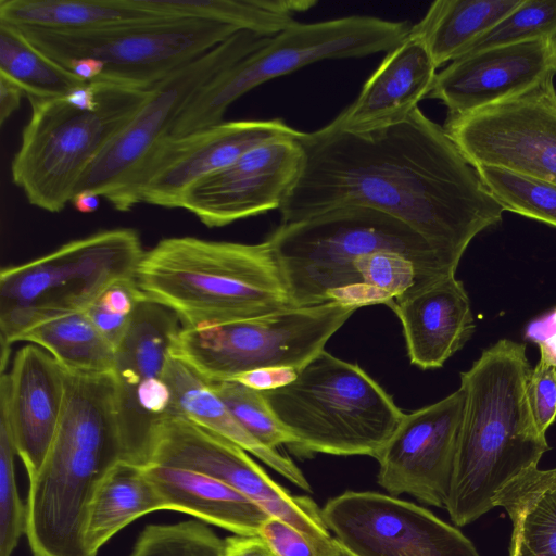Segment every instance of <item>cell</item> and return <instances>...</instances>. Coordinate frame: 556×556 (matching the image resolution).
I'll return each instance as SVG.
<instances>
[{
    "label": "cell",
    "mask_w": 556,
    "mask_h": 556,
    "mask_svg": "<svg viewBox=\"0 0 556 556\" xmlns=\"http://www.w3.org/2000/svg\"><path fill=\"white\" fill-rule=\"evenodd\" d=\"M159 17L167 16L139 0H0V23L18 28L75 31Z\"/></svg>",
    "instance_id": "cell-29"
},
{
    "label": "cell",
    "mask_w": 556,
    "mask_h": 556,
    "mask_svg": "<svg viewBox=\"0 0 556 556\" xmlns=\"http://www.w3.org/2000/svg\"><path fill=\"white\" fill-rule=\"evenodd\" d=\"M245 452L186 418L169 416L155 429L146 464L184 468L217 479L245 495L270 517L289 523L315 547L325 545L330 532L321 509L308 496L291 495Z\"/></svg>",
    "instance_id": "cell-14"
},
{
    "label": "cell",
    "mask_w": 556,
    "mask_h": 556,
    "mask_svg": "<svg viewBox=\"0 0 556 556\" xmlns=\"http://www.w3.org/2000/svg\"><path fill=\"white\" fill-rule=\"evenodd\" d=\"M144 252L136 230L114 228L2 268L1 371L8 365L10 346L23 332L63 315L86 312L113 283L136 279Z\"/></svg>",
    "instance_id": "cell-7"
},
{
    "label": "cell",
    "mask_w": 556,
    "mask_h": 556,
    "mask_svg": "<svg viewBox=\"0 0 556 556\" xmlns=\"http://www.w3.org/2000/svg\"><path fill=\"white\" fill-rule=\"evenodd\" d=\"M299 130L281 118L230 121L168 137L154 156L139 191L140 203L180 208L187 192L249 150Z\"/></svg>",
    "instance_id": "cell-19"
},
{
    "label": "cell",
    "mask_w": 556,
    "mask_h": 556,
    "mask_svg": "<svg viewBox=\"0 0 556 556\" xmlns=\"http://www.w3.org/2000/svg\"><path fill=\"white\" fill-rule=\"evenodd\" d=\"M99 104L81 110L64 97L28 99L31 114L11 163L27 201L56 213L72 202L89 166L131 121L151 88L96 80Z\"/></svg>",
    "instance_id": "cell-8"
},
{
    "label": "cell",
    "mask_w": 556,
    "mask_h": 556,
    "mask_svg": "<svg viewBox=\"0 0 556 556\" xmlns=\"http://www.w3.org/2000/svg\"><path fill=\"white\" fill-rule=\"evenodd\" d=\"M341 556H351V555H350V554H348L346 552H344V551L342 549V554H341Z\"/></svg>",
    "instance_id": "cell-45"
},
{
    "label": "cell",
    "mask_w": 556,
    "mask_h": 556,
    "mask_svg": "<svg viewBox=\"0 0 556 556\" xmlns=\"http://www.w3.org/2000/svg\"><path fill=\"white\" fill-rule=\"evenodd\" d=\"M357 308L330 302L202 327H181L170 356L205 382L255 371L296 375Z\"/></svg>",
    "instance_id": "cell-10"
},
{
    "label": "cell",
    "mask_w": 556,
    "mask_h": 556,
    "mask_svg": "<svg viewBox=\"0 0 556 556\" xmlns=\"http://www.w3.org/2000/svg\"><path fill=\"white\" fill-rule=\"evenodd\" d=\"M527 396L538 428L546 434L556 419V363L544 352L531 370Z\"/></svg>",
    "instance_id": "cell-37"
},
{
    "label": "cell",
    "mask_w": 556,
    "mask_h": 556,
    "mask_svg": "<svg viewBox=\"0 0 556 556\" xmlns=\"http://www.w3.org/2000/svg\"><path fill=\"white\" fill-rule=\"evenodd\" d=\"M64 68L73 73L84 83L96 81L103 73L102 63L91 58L73 60L67 63Z\"/></svg>",
    "instance_id": "cell-43"
},
{
    "label": "cell",
    "mask_w": 556,
    "mask_h": 556,
    "mask_svg": "<svg viewBox=\"0 0 556 556\" xmlns=\"http://www.w3.org/2000/svg\"><path fill=\"white\" fill-rule=\"evenodd\" d=\"M123 459L113 372L65 371L60 424L29 480L26 535L34 556H91L84 538L87 510L101 480Z\"/></svg>",
    "instance_id": "cell-4"
},
{
    "label": "cell",
    "mask_w": 556,
    "mask_h": 556,
    "mask_svg": "<svg viewBox=\"0 0 556 556\" xmlns=\"http://www.w3.org/2000/svg\"><path fill=\"white\" fill-rule=\"evenodd\" d=\"M321 517L351 556H481L456 527L390 494L346 491Z\"/></svg>",
    "instance_id": "cell-15"
},
{
    "label": "cell",
    "mask_w": 556,
    "mask_h": 556,
    "mask_svg": "<svg viewBox=\"0 0 556 556\" xmlns=\"http://www.w3.org/2000/svg\"><path fill=\"white\" fill-rule=\"evenodd\" d=\"M443 128L475 167H496L556 184L554 80L479 110L447 115Z\"/></svg>",
    "instance_id": "cell-13"
},
{
    "label": "cell",
    "mask_w": 556,
    "mask_h": 556,
    "mask_svg": "<svg viewBox=\"0 0 556 556\" xmlns=\"http://www.w3.org/2000/svg\"><path fill=\"white\" fill-rule=\"evenodd\" d=\"M0 75L17 85L27 99L62 98L84 84L4 23H0Z\"/></svg>",
    "instance_id": "cell-32"
},
{
    "label": "cell",
    "mask_w": 556,
    "mask_h": 556,
    "mask_svg": "<svg viewBox=\"0 0 556 556\" xmlns=\"http://www.w3.org/2000/svg\"><path fill=\"white\" fill-rule=\"evenodd\" d=\"M304 160L281 204V223L343 206H365L410 226L458 266L469 243L498 225L505 210L443 126L416 109L367 132L330 124L300 131Z\"/></svg>",
    "instance_id": "cell-1"
},
{
    "label": "cell",
    "mask_w": 556,
    "mask_h": 556,
    "mask_svg": "<svg viewBox=\"0 0 556 556\" xmlns=\"http://www.w3.org/2000/svg\"><path fill=\"white\" fill-rule=\"evenodd\" d=\"M165 505L143 466L118 462L99 483L87 510L85 544L91 556L119 530Z\"/></svg>",
    "instance_id": "cell-26"
},
{
    "label": "cell",
    "mask_w": 556,
    "mask_h": 556,
    "mask_svg": "<svg viewBox=\"0 0 556 556\" xmlns=\"http://www.w3.org/2000/svg\"><path fill=\"white\" fill-rule=\"evenodd\" d=\"M137 283L182 327L229 324L294 307L269 243L170 237L146 251Z\"/></svg>",
    "instance_id": "cell-5"
},
{
    "label": "cell",
    "mask_w": 556,
    "mask_h": 556,
    "mask_svg": "<svg viewBox=\"0 0 556 556\" xmlns=\"http://www.w3.org/2000/svg\"><path fill=\"white\" fill-rule=\"evenodd\" d=\"M513 525L509 556H556V468H535L493 501Z\"/></svg>",
    "instance_id": "cell-28"
},
{
    "label": "cell",
    "mask_w": 556,
    "mask_h": 556,
    "mask_svg": "<svg viewBox=\"0 0 556 556\" xmlns=\"http://www.w3.org/2000/svg\"><path fill=\"white\" fill-rule=\"evenodd\" d=\"M99 195L91 192H79L72 199L74 207L80 213L96 212L100 205Z\"/></svg>",
    "instance_id": "cell-44"
},
{
    "label": "cell",
    "mask_w": 556,
    "mask_h": 556,
    "mask_svg": "<svg viewBox=\"0 0 556 556\" xmlns=\"http://www.w3.org/2000/svg\"><path fill=\"white\" fill-rule=\"evenodd\" d=\"M388 306L401 321L410 363L421 369L442 367L475 331L469 298L455 275L395 299Z\"/></svg>",
    "instance_id": "cell-23"
},
{
    "label": "cell",
    "mask_w": 556,
    "mask_h": 556,
    "mask_svg": "<svg viewBox=\"0 0 556 556\" xmlns=\"http://www.w3.org/2000/svg\"><path fill=\"white\" fill-rule=\"evenodd\" d=\"M437 70L425 45L409 33L388 52L354 102L329 124L348 132H367L406 119L427 98Z\"/></svg>",
    "instance_id": "cell-22"
},
{
    "label": "cell",
    "mask_w": 556,
    "mask_h": 556,
    "mask_svg": "<svg viewBox=\"0 0 556 556\" xmlns=\"http://www.w3.org/2000/svg\"><path fill=\"white\" fill-rule=\"evenodd\" d=\"M142 466L167 510L248 536L257 535L270 518L245 495L210 476L156 463Z\"/></svg>",
    "instance_id": "cell-24"
},
{
    "label": "cell",
    "mask_w": 556,
    "mask_h": 556,
    "mask_svg": "<svg viewBox=\"0 0 556 556\" xmlns=\"http://www.w3.org/2000/svg\"><path fill=\"white\" fill-rule=\"evenodd\" d=\"M275 556H317L312 543L289 523L268 518L257 534Z\"/></svg>",
    "instance_id": "cell-38"
},
{
    "label": "cell",
    "mask_w": 556,
    "mask_h": 556,
    "mask_svg": "<svg viewBox=\"0 0 556 556\" xmlns=\"http://www.w3.org/2000/svg\"><path fill=\"white\" fill-rule=\"evenodd\" d=\"M65 400V371L40 346L28 343L0 379V410L11 428L29 480L39 471L54 440Z\"/></svg>",
    "instance_id": "cell-21"
},
{
    "label": "cell",
    "mask_w": 556,
    "mask_h": 556,
    "mask_svg": "<svg viewBox=\"0 0 556 556\" xmlns=\"http://www.w3.org/2000/svg\"><path fill=\"white\" fill-rule=\"evenodd\" d=\"M522 0H437L412 26L410 35L427 48L437 68L463 56L467 49Z\"/></svg>",
    "instance_id": "cell-27"
},
{
    "label": "cell",
    "mask_w": 556,
    "mask_h": 556,
    "mask_svg": "<svg viewBox=\"0 0 556 556\" xmlns=\"http://www.w3.org/2000/svg\"><path fill=\"white\" fill-rule=\"evenodd\" d=\"M147 299L136 279L121 280L110 286L97 300L108 311L132 316L138 304Z\"/></svg>",
    "instance_id": "cell-39"
},
{
    "label": "cell",
    "mask_w": 556,
    "mask_h": 556,
    "mask_svg": "<svg viewBox=\"0 0 556 556\" xmlns=\"http://www.w3.org/2000/svg\"><path fill=\"white\" fill-rule=\"evenodd\" d=\"M237 421L262 445L270 450L294 443L271 412L262 390L236 380L208 383Z\"/></svg>",
    "instance_id": "cell-34"
},
{
    "label": "cell",
    "mask_w": 556,
    "mask_h": 556,
    "mask_svg": "<svg viewBox=\"0 0 556 556\" xmlns=\"http://www.w3.org/2000/svg\"><path fill=\"white\" fill-rule=\"evenodd\" d=\"M299 132L264 142L205 177L187 192L180 208L211 228L279 210L302 169Z\"/></svg>",
    "instance_id": "cell-18"
},
{
    "label": "cell",
    "mask_w": 556,
    "mask_h": 556,
    "mask_svg": "<svg viewBox=\"0 0 556 556\" xmlns=\"http://www.w3.org/2000/svg\"><path fill=\"white\" fill-rule=\"evenodd\" d=\"M86 314L101 334L116 349L127 333L132 319V316L118 315L108 311L97 301L86 311Z\"/></svg>",
    "instance_id": "cell-40"
},
{
    "label": "cell",
    "mask_w": 556,
    "mask_h": 556,
    "mask_svg": "<svg viewBox=\"0 0 556 556\" xmlns=\"http://www.w3.org/2000/svg\"><path fill=\"white\" fill-rule=\"evenodd\" d=\"M268 39L238 31L155 84L131 121L89 166L75 194L94 193L122 212L139 204L147 172L187 104L216 75L263 47Z\"/></svg>",
    "instance_id": "cell-11"
},
{
    "label": "cell",
    "mask_w": 556,
    "mask_h": 556,
    "mask_svg": "<svg viewBox=\"0 0 556 556\" xmlns=\"http://www.w3.org/2000/svg\"><path fill=\"white\" fill-rule=\"evenodd\" d=\"M412 26L407 21L367 15L295 22L208 81L184 109L172 136L222 123L227 109L247 92L312 63L389 52L409 35Z\"/></svg>",
    "instance_id": "cell-9"
},
{
    "label": "cell",
    "mask_w": 556,
    "mask_h": 556,
    "mask_svg": "<svg viewBox=\"0 0 556 556\" xmlns=\"http://www.w3.org/2000/svg\"><path fill=\"white\" fill-rule=\"evenodd\" d=\"M556 76V38L465 54L437 73L427 98L459 115L523 93Z\"/></svg>",
    "instance_id": "cell-20"
},
{
    "label": "cell",
    "mask_w": 556,
    "mask_h": 556,
    "mask_svg": "<svg viewBox=\"0 0 556 556\" xmlns=\"http://www.w3.org/2000/svg\"><path fill=\"white\" fill-rule=\"evenodd\" d=\"M223 556H275L258 535H238L224 540Z\"/></svg>",
    "instance_id": "cell-41"
},
{
    "label": "cell",
    "mask_w": 556,
    "mask_h": 556,
    "mask_svg": "<svg viewBox=\"0 0 556 556\" xmlns=\"http://www.w3.org/2000/svg\"><path fill=\"white\" fill-rule=\"evenodd\" d=\"M541 38H556V0H522L465 54Z\"/></svg>",
    "instance_id": "cell-35"
},
{
    "label": "cell",
    "mask_w": 556,
    "mask_h": 556,
    "mask_svg": "<svg viewBox=\"0 0 556 556\" xmlns=\"http://www.w3.org/2000/svg\"><path fill=\"white\" fill-rule=\"evenodd\" d=\"M298 454L376 458L404 413L357 364L323 351L291 380L262 390Z\"/></svg>",
    "instance_id": "cell-6"
},
{
    "label": "cell",
    "mask_w": 556,
    "mask_h": 556,
    "mask_svg": "<svg viewBox=\"0 0 556 556\" xmlns=\"http://www.w3.org/2000/svg\"><path fill=\"white\" fill-rule=\"evenodd\" d=\"M164 378L169 387L170 416L186 418L242 447L304 491L311 485L300 468L276 450L255 440L232 416L210 384L184 363L168 358Z\"/></svg>",
    "instance_id": "cell-25"
},
{
    "label": "cell",
    "mask_w": 556,
    "mask_h": 556,
    "mask_svg": "<svg viewBox=\"0 0 556 556\" xmlns=\"http://www.w3.org/2000/svg\"><path fill=\"white\" fill-rule=\"evenodd\" d=\"M465 409L462 387L404 417L376 459L378 482L393 496L409 494L445 508Z\"/></svg>",
    "instance_id": "cell-17"
},
{
    "label": "cell",
    "mask_w": 556,
    "mask_h": 556,
    "mask_svg": "<svg viewBox=\"0 0 556 556\" xmlns=\"http://www.w3.org/2000/svg\"><path fill=\"white\" fill-rule=\"evenodd\" d=\"M154 13L206 20L273 37L295 23L294 16L316 5L314 0H140Z\"/></svg>",
    "instance_id": "cell-30"
},
{
    "label": "cell",
    "mask_w": 556,
    "mask_h": 556,
    "mask_svg": "<svg viewBox=\"0 0 556 556\" xmlns=\"http://www.w3.org/2000/svg\"><path fill=\"white\" fill-rule=\"evenodd\" d=\"M476 169L505 211L556 227V184L496 167Z\"/></svg>",
    "instance_id": "cell-33"
},
{
    "label": "cell",
    "mask_w": 556,
    "mask_h": 556,
    "mask_svg": "<svg viewBox=\"0 0 556 556\" xmlns=\"http://www.w3.org/2000/svg\"><path fill=\"white\" fill-rule=\"evenodd\" d=\"M179 318L148 298L136 307L116 349L113 376L126 460L144 465L153 433L170 416V390L164 378Z\"/></svg>",
    "instance_id": "cell-16"
},
{
    "label": "cell",
    "mask_w": 556,
    "mask_h": 556,
    "mask_svg": "<svg viewBox=\"0 0 556 556\" xmlns=\"http://www.w3.org/2000/svg\"><path fill=\"white\" fill-rule=\"evenodd\" d=\"M16 454L8 417L0 410V556H11L27 530V505L15 479Z\"/></svg>",
    "instance_id": "cell-36"
},
{
    "label": "cell",
    "mask_w": 556,
    "mask_h": 556,
    "mask_svg": "<svg viewBox=\"0 0 556 556\" xmlns=\"http://www.w3.org/2000/svg\"><path fill=\"white\" fill-rule=\"evenodd\" d=\"M526 345L498 340L460 374L465 409L445 509L457 527L494 508V498L538 468L549 450L533 418Z\"/></svg>",
    "instance_id": "cell-3"
},
{
    "label": "cell",
    "mask_w": 556,
    "mask_h": 556,
    "mask_svg": "<svg viewBox=\"0 0 556 556\" xmlns=\"http://www.w3.org/2000/svg\"><path fill=\"white\" fill-rule=\"evenodd\" d=\"M16 28L63 67L91 58L103 65L98 80L139 88L153 87L238 33L212 21L169 16L75 31Z\"/></svg>",
    "instance_id": "cell-12"
},
{
    "label": "cell",
    "mask_w": 556,
    "mask_h": 556,
    "mask_svg": "<svg viewBox=\"0 0 556 556\" xmlns=\"http://www.w3.org/2000/svg\"><path fill=\"white\" fill-rule=\"evenodd\" d=\"M25 92L13 81L0 75V124L3 125L18 109Z\"/></svg>",
    "instance_id": "cell-42"
},
{
    "label": "cell",
    "mask_w": 556,
    "mask_h": 556,
    "mask_svg": "<svg viewBox=\"0 0 556 556\" xmlns=\"http://www.w3.org/2000/svg\"><path fill=\"white\" fill-rule=\"evenodd\" d=\"M266 241L294 307L388 305L457 268L410 226L365 206L281 223Z\"/></svg>",
    "instance_id": "cell-2"
},
{
    "label": "cell",
    "mask_w": 556,
    "mask_h": 556,
    "mask_svg": "<svg viewBox=\"0 0 556 556\" xmlns=\"http://www.w3.org/2000/svg\"><path fill=\"white\" fill-rule=\"evenodd\" d=\"M17 341L47 351L67 372H112L116 348L97 329L86 312L63 315L23 332Z\"/></svg>",
    "instance_id": "cell-31"
}]
</instances>
